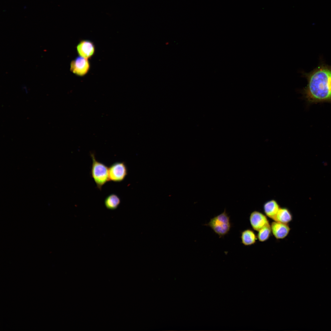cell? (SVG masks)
Here are the masks:
<instances>
[{
  "label": "cell",
  "instance_id": "8fae6325",
  "mask_svg": "<svg viewBox=\"0 0 331 331\" xmlns=\"http://www.w3.org/2000/svg\"><path fill=\"white\" fill-rule=\"evenodd\" d=\"M241 238L242 243L245 246L254 244L257 240L254 232L249 229L245 230L241 232Z\"/></svg>",
  "mask_w": 331,
  "mask_h": 331
},
{
  "label": "cell",
  "instance_id": "277c9868",
  "mask_svg": "<svg viewBox=\"0 0 331 331\" xmlns=\"http://www.w3.org/2000/svg\"><path fill=\"white\" fill-rule=\"evenodd\" d=\"M109 181L120 182L124 181L128 174L127 166L124 162H116L108 167Z\"/></svg>",
  "mask_w": 331,
  "mask_h": 331
},
{
  "label": "cell",
  "instance_id": "6da1fadb",
  "mask_svg": "<svg viewBox=\"0 0 331 331\" xmlns=\"http://www.w3.org/2000/svg\"><path fill=\"white\" fill-rule=\"evenodd\" d=\"M302 75L307 81L302 92L310 103L331 102V66L322 64Z\"/></svg>",
  "mask_w": 331,
  "mask_h": 331
},
{
  "label": "cell",
  "instance_id": "ba28073f",
  "mask_svg": "<svg viewBox=\"0 0 331 331\" xmlns=\"http://www.w3.org/2000/svg\"><path fill=\"white\" fill-rule=\"evenodd\" d=\"M271 227L273 234L277 239H282L285 238L290 230L287 224L275 221L272 223Z\"/></svg>",
  "mask_w": 331,
  "mask_h": 331
},
{
  "label": "cell",
  "instance_id": "30bf717a",
  "mask_svg": "<svg viewBox=\"0 0 331 331\" xmlns=\"http://www.w3.org/2000/svg\"><path fill=\"white\" fill-rule=\"evenodd\" d=\"M121 200L119 197L115 194L109 195L105 199L104 204L106 208L110 210L116 209L120 205Z\"/></svg>",
  "mask_w": 331,
  "mask_h": 331
},
{
  "label": "cell",
  "instance_id": "8992f818",
  "mask_svg": "<svg viewBox=\"0 0 331 331\" xmlns=\"http://www.w3.org/2000/svg\"><path fill=\"white\" fill-rule=\"evenodd\" d=\"M76 50L79 56L86 59L91 58L95 51V47L93 42L87 40L81 41L76 46Z\"/></svg>",
  "mask_w": 331,
  "mask_h": 331
},
{
  "label": "cell",
  "instance_id": "4fadbf2b",
  "mask_svg": "<svg viewBox=\"0 0 331 331\" xmlns=\"http://www.w3.org/2000/svg\"><path fill=\"white\" fill-rule=\"evenodd\" d=\"M258 231L257 237L259 240L261 242L265 241L269 238L272 231L271 225L269 224Z\"/></svg>",
  "mask_w": 331,
  "mask_h": 331
},
{
  "label": "cell",
  "instance_id": "7c38bea8",
  "mask_svg": "<svg viewBox=\"0 0 331 331\" xmlns=\"http://www.w3.org/2000/svg\"><path fill=\"white\" fill-rule=\"evenodd\" d=\"M292 218V215L288 209L280 207L274 220L287 224L291 221Z\"/></svg>",
  "mask_w": 331,
  "mask_h": 331
},
{
  "label": "cell",
  "instance_id": "52a82bcc",
  "mask_svg": "<svg viewBox=\"0 0 331 331\" xmlns=\"http://www.w3.org/2000/svg\"><path fill=\"white\" fill-rule=\"evenodd\" d=\"M249 221L253 228L257 231H258L265 226L269 224L266 216L257 211H253L251 214Z\"/></svg>",
  "mask_w": 331,
  "mask_h": 331
},
{
  "label": "cell",
  "instance_id": "5b68a950",
  "mask_svg": "<svg viewBox=\"0 0 331 331\" xmlns=\"http://www.w3.org/2000/svg\"><path fill=\"white\" fill-rule=\"evenodd\" d=\"M90 68L88 59L79 56L72 61L70 64V70L77 76H83L86 74Z\"/></svg>",
  "mask_w": 331,
  "mask_h": 331
},
{
  "label": "cell",
  "instance_id": "9c48e42d",
  "mask_svg": "<svg viewBox=\"0 0 331 331\" xmlns=\"http://www.w3.org/2000/svg\"><path fill=\"white\" fill-rule=\"evenodd\" d=\"M277 202L272 200L266 202L264 205L263 208L266 215L268 217L274 220L275 217L280 208Z\"/></svg>",
  "mask_w": 331,
  "mask_h": 331
},
{
  "label": "cell",
  "instance_id": "3957f363",
  "mask_svg": "<svg viewBox=\"0 0 331 331\" xmlns=\"http://www.w3.org/2000/svg\"><path fill=\"white\" fill-rule=\"evenodd\" d=\"M204 225L211 228L219 238L227 234L232 226L230 217L226 209L220 214L211 219L209 222Z\"/></svg>",
  "mask_w": 331,
  "mask_h": 331
},
{
  "label": "cell",
  "instance_id": "7a4b0ae2",
  "mask_svg": "<svg viewBox=\"0 0 331 331\" xmlns=\"http://www.w3.org/2000/svg\"><path fill=\"white\" fill-rule=\"evenodd\" d=\"M90 156L92 162L91 176L97 188L101 190L102 187L108 182L110 181L108 167L104 163L97 160L93 153H90Z\"/></svg>",
  "mask_w": 331,
  "mask_h": 331
}]
</instances>
